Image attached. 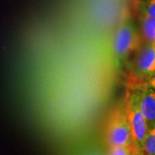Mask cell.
<instances>
[{
    "mask_svg": "<svg viewBox=\"0 0 155 155\" xmlns=\"http://www.w3.org/2000/svg\"><path fill=\"white\" fill-rule=\"evenodd\" d=\"M136 155H145V154L143 152H139V153H137V154Z\"/></svg>",
    "mask_w": 155,
    "mask_h": 155,
    "instance_id": "obj_11",
    "label": "cell"
},
{
    "mask_svg": "<svg viewBox=\"0 0 155 155\" xmlns=\"http://www.w3.org/2000/svg\"><path fill=\"white\" fill-rule=\"evenodd\" d=\"M147 87H150V88H152L153 90H154L155 91V75L153 77H152L150 79H148L147 81Z\"/></svg>",
    "mask_w": 155,
    "mask_h": 155,
    "instance_id": "obj_10",
    "label": "cell"
},
{
    "mask_svg": "<svg viewBox=\"0 0 155 155\" xmlns=\"http://www.w3.org/2000/svg\"><path fill=\"white\" fill-rule=\"evenodd\" d=\"M136 153L133 147H116L110 148L109 155H134Z\"/></svg>",
    "mask_w": 155,
    "mask_h": 155,
    "instance_id": "obj_9",
    "label": "cell"
},
{
    "mask_svg": "<svg viewBox=\"0 0 155 155\" xmlns=\"http://www.w3.org/2000/svg\"><path fill=\"white\" fill-rule=\"evenodd\" d=\"M141 46V36L137 26L130 19L119 25L112 41V54L117 68H122L129 56Z\"/></svg>",
    "mask_w": 155,
    "mask_h": 155,
    "instance_id": "obj_1",
    "label": "cell"
},
{
    "mask_svg": "<svg viewBox=\"0 0 155 155\" xmlns=\"http://www.w3.org/2000/svg\"><path fill=\"white\" fill-rule=\"evenodd\" d=\"M124 109L131 133L134 150L136 153L142 152L145 137L148 128L139 108V90L133 91L127 95Z\"/></svg>",
    "mask_w": 155,
    "mask_h": 155,
    "instance_id": "obj_3",
    "label": "cell"
},
{
    "mask_svg": "<svg viewBox=\"0 0 155 155\" xmlns=\"http://www.w3.org/2000/svg\"><path fill=\"white\" fill-rule=\"evenodd\" d=\"M132 76L138 82H145L155 75V47L144 43L135 52Z\"/></svg>",
    "mask_w": 155,
    "mask_h": 155,
    "instance_id": "obj_4",
    "label": "cell"
},
{
    "mask_svg": "<svg viewBox=\"0 0 155 155\" xmlns=\"http://www.w3.org/2000/svg\"><path fill=\"white\" fill-rule=\"evenodd\" d=\"M142 152L145 155H155V126L147 130Z\"/></svg>",
    "mask_w": 155,
    "mask_h": 155,
    "instance_id": "obj_7",
    "label": "cell"
},
{
    "mask_svg": "<svg viewBox=\"0 0 155 155\" xmlns=\"http://www.w3.org/2000/svg\"><path fill=\"white\" fill-rule=\"evenodd\" d=\"M104 134L106 143L110 148L132 146L131 133L124 106L116 107L111 111L107 119Z\"/></svg>",
    "mask_w": 155,
    "mask_h": 155,
    "instance_id": "obj_2",
    "label": "cell"
},
{
    "mask_svg": "<svg viewBox=\"0 0 155 155\" xmlns=\"http://www.w3.org/2000/svg\"><path fill=\"white\" fill-rule=\"evenodd\" d=\"M139 108L144 117L147 128L155 126V91L146 86L139 90Z\"/></svg>",
    "mask_w": 155,
    "mask_h": 155,
    "instance_id": "obj_5",
    "label": "cell"
},
{
    "mask_svg": "<svg viewBox=\"0 0 155 155\" xmlns=\"http://www.w3.org/2000/svg\"><path fill=\"white\" fill-rule=\"evenodd\" d=\"M138 10L140 15L155 18V0H141L139 2Z\"/></svg>",
    "mask_w": 155,
    "mask_h": 155,
    "instance_id": "obj_8",
    "label": "cell"
},
{
    "mask_svg": "<svg viewBox=\"0 0 155 155\" xmlns=\"http://www.w3.org/2000/svg\"><path fill=\"white\" fill-rule=\"evenodd\" d=\"M136 154H137V153H134V155H136Z\"/></svg>",
    "mask_w": 155,
    "mask_h": 155,
    "instance_id": "obj_12",
    "label": "cell"
},
{
    "mask_svg": "<svg viewBox=\"0 0 155 155\" xmlns=\"http://www.w3.org/2000/svg\"><path fill=\"white\" fill-rule=\"evenodd\" d=\"M140 36L144 43L152 44L155 47V18L140 16Z\"/></svg>",
    "mask_w": 155,
    "mask_h": 155,
    "instance_id": "obj_6",
    "label": "cell"
}]
</instances>
